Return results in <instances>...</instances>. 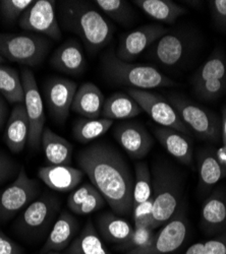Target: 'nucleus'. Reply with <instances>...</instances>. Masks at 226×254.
<instances>
[{
  "instance_id": "1",
  "label": "nucleus",
  "mask_w": 226,
  "mask_h": 254,
  "mask_svg": "<svg viewBox=\"0 0 226 254\" xmlns=\"http://www.w3.org/2000/svg\"><path fill=\"white\" fill-rule=\"evenodd\" d=\"M76 163L114 214L123 218L133 213L135 175L115 146L93 142L77 153Z\"/></svg>"
},
{
  "instance_id": "2",
  "label": "nucleus",
  "mask_w": 226,
  "mask_h": 254,
  "mask_svg": "<svg viewBox=\"0 0 226 254\" xmlns=\"http://www.w3.org/2000/svg\"><path fill=\"white\" fill-rule=\"evenodd\" d=\"M56 6L61 26L80 38L90 54L110 43L115 28L95 4L80 0H60L56 1Z\"/></svg>"
},
{
  "instance_id": "3",
  "label": "nucleus",
  "mask_w": 226,
  "mask_h": 254,
  "mask_svg": "<svg viewBox=\"0 0 226 254\" xmlns=\"http://www.w3.org/2000/svg\"><path fill=\"white\" fill-rule=\"evenodd\" d=\"M101 66L104 76L117 86L147 91L176 84L154 66L137 64L119 59L112 49L105 51L102 55Z\"/></svg>"
},
{
  "instance_id": "4",
  "label": "nucleus",
  "mask_w": 226,
  "mask_h": 254,
  "mask_svg": "<svg viewBox=\"0 0 226 254\" xmlns=\"http://www.w3.org/2000/svg\"><path fill=\"white\" fill-rule=\"evenodd\" d=\"M152 224L154 231L165 225L181 205L182 183L170 166L158 163L152 168Z\"/></svg>"
},
{
  "instance_id": "5",
  "label": "nucleus",
  "mask_w": 226,
  "mask_h": 254,
  "mask_svg": "<svg viewBox=\"0 0 226 254\" xmlns=\"http://www.w3.org/2000/svg\"><path fill=\"white\" fill-rule=\"evenodd\" d=\"M50 49L46 37L36 34H0V56L18 64H42Z\"/></svg>"
},
{
  "instance_id": "6",
  "label": "nucleus",
  "mask_w": 226,
  "mask_h": 254,
  "mask_svg": "<svg viewBox=\"0 0 226 254\" xmlns=\"http://www.w3.org/2000/svg\"><path fill=\"white\" fill-rule=\"evenodd\" d=\"M168 102L182 122L198 137L213 143L221 140V119L214 112L177 94L170 95Z\"/></svg>"
},
{
  "instance_id": "7",
  "label": "nucleus",
  "mask_w": 226,
  "mask_h": 254,
  "mask_svg": "<svg viewBox=\"0 0 226 254\" xmlns=\"http://www.w3.org/2000/svg\"><path fill=\"white\" fill-rule=\"evenodd\" d=\"M60 208L58 197L45 193L31 202L20 213L13 226L15 232L25 238H38L56 220Z\"/></svg>"
},
{
  "instance_id": "8",
  "label": "nucleus",
  "mask_w": 226,
  "mask_h": 254,
  "mask_svg": "<svg viewBox=\"0 0 226 254\" xmlns=\"http://www.w3.org/2000/svg\"><path fill=\"white\" fill-rule=\"evenodd\" d=\"M40 189V183L28 176L25 167H20L14 181L0 192V223L11 220L24 210L39 197Z\"/></svg>"
},
{
  "instance_id": "9",
  "label": "nucleus",
  "mask_w": 226,
  "mask_h": 254,
  "mask_svg": "<svg viewBox=\"0 0 226 254\" xmlns=\"http://www.w3.org/2000/svg\"><path fill=\"white\" fill-rule=\"evenodd\" d=\"M126 93L140 105L143 111H145L160 126L175 129L187 136L191 134V130L182 122L168 100L146 90L128 88Z\"/></svg>"
},
{
  "instance_id": "10",
  "label": "nucleus",
  "mask_w": 226,
  "mask_h": 254,
  "mask_svg": "<svg viewBox=\"0 0 226 254\" xmlns=\"http://www.w3.org/2000/svg\"><path fill=\"white\" fill-rule=\"evenodd\" d=\"M20 78L24 88V105L29 119L28 145L30 150L36 151L41 144V137L45 128L44 101L39 92L32 70L28 68L22 69Z\"/></svg>"
},
{
  "instance_id": "11",
  "label": "nucleus",
  "mask_w": 226,
  "mask_h": 254,
  "mask_svg": "<svg viewBox=\"0 0 226 254\" xmlns=\"http://www.w3.org/2000/svg\"><path fill=\"white\" fill-rule=\"evenodd\" d=\"M188 231L189 221L181 204L176 214L156 233L148 247L125 254H170L186 241Z\"/></svg>"
},
{
  "instance_id": "12",
  "label": "nucleus",
  "mask_w": 226,
  "mask_h": 254,
  "mask_svg": "<svg viewBox=\"0 0 226 254\" xmlns=\"http://www.w3.org/2000/svg\"><path fill=\"white\" fill-rule=\"evenodd\" d=\"M55 7L56 1L53 0H37L19 17L18 26L24 31L60 41L63 34Z\"/></svg>"
},
{
  "instance_id": "13",
  "label": "nucleus",
  "mask_w": 226,
  "mask_h": 254,
  "mask_svg": "<svg viewBox=\"0 0 226 254\" xmlns=\"http://www.w3.org/2000/svg\"><path fill=\"white\" fill-rule=\"evenodd\" d=\"M77 84L66 77L53 76L44 83V102L51 118L57 124H64L71 113Z\"/></svg>"
},
{
  "instance_id": "14",
  "label": "nucleus",
  "mask_w": 226,
  "mask_h": 254,
  "mask_svg": "<svg viewBox=\"0 0 226 254\" xmlns=\"http://www.w3.org/2000/svg\"><path fill=\"white\" fill-rule=\"evenodd\" d=\"M113 135L123 151L134 160L145 158L154 144L146 127L137 121H123L116 124Z\"/></svg>"
},
{
  "instance_id": "15",
  "label": "nucleus",
  "mask_w": 226,
  "mask_h": 254,
  "mask_svg": "<svg viewBox=\"0 0 226 254\" xmlns=\"http://www.w3.org/2000/svg\"><path fill=\"white\" fill-rule=\"evenodd\" d=\"M168 32L167 28L159 24L142 26L120 38L115 54L123 61L132 62Z\"/></svg>"
},
{
  "instance_id": "16",
  "label": "nucleus",
  "mask_w": 226,
  "mask_h": 254,
  "mask_svg": "<svg viewBox=\"0 0 226 254\" xmlns=\"http://www.w3.org/2000/svg\"><path fill=\"white\" fill-rule=\"evenodd\" d=\"M192 41L188 34L168 32L152 45L150 54L158 64L171 68L179 65L191 50Z\"/></svg>"
},
{
  "instance_id": "17",
  "label": "nucleus",
  "mask_w": 226,
  "mask_h": 254,
  "mask_svg": "<svg viewBox=\"0 0 226 254\" xmlns=\"http://www.w3.org/2000/svg\"><path fill=\"white\" fill-rule=\"evenodd\" d=\"M50 64L57 71L75 76L85 72L87 61L81 45L76 40L69 39L54 51Z\"/></svg>"
},
{
  "instance_id": "18",
  "label": "nucleus",
  "mask_w": 226,
  "mask_h": 254,
  "mask_svg": "<svg viewBox=\"0 0 226 254\" xmlns=\"http://www.w3.org/2000/svg\"><path fill=\"white\" fill-rule=\"evenodd\" d=\"M85 173L79 168L70 165L44 166L39 168L38 177L47 187L57 192L75 190L84 179Z\"/></svg>"
},
{
  "instance_id": "19",
  "label": "nucleus",
  "mask_w": 226,
  "mask_h": 254,
  "mask_svg": "<svg viewBox=\"0 0 226 254\" xmlns=\"http://www.w3.org/2000/svg\"><path fill=\"white\" fill-rule=\"evenodd\" d=\"M201 227L207 235L221 234L226 230V191L216 189L204 201L201 209Z\"/></svg>"
},
{
  "instance_id": "20",
  "label": "nucleus",
  "mask_w": 226,
  "mask_h": 254,
  "mask_svg": "<svg viewBox=\"0 0 226 254\" xmlns=\"http://www.w3.org/2000/svg\"><path fill=\"white\" fill-rule=\"evenodd\" d=\"M78 231L77 220L67 210L61 211L50 229L41 254L60 252L68 248Z\"/></svg>"
},
{
  "instance_id": "21",
  "label": "nucleus",
  "mask_w": 226,
  "mask_h": 254,
  "mask_svg": "<svg viewBox=\"0 0 226 254\" xmlns=\"http://www.w3.org/2000/svg\"><path fill=\"white\" fill-rule=\"evenodd\" d=\"M29 139V119L24 103L16 104L12 108L5 125L3 140L13 154L23 152Z\"/></svg>"
},
{
  "instance_id": "22",
  "label": "nucleus",
  "mask_w": 226,
  "mask_h": 254,
  "mask_svg": "<svg viewBox=\"0 0 226 254\" xmlns=\"http://www.w3.org/2000/svg\"><path fill=\"white\" fill-rule=\"evenodd\" d=\"M105 103L102 91L93 82H84L77 88L71 111L84 118H100Z\"/></svg>"
},
{
  "instance_id": "23",
  "label": "nucleus",
  "mask_w": 226,
  "mask_h": 254,
  "mask_svg": "<svg viewBox=\"0 0 226 254\" xmlns=\"http://www.w3.org/2000/svg\"><path fill=\"white\" fill-rule=\"evenodd\" d=\"M96 229L102 240L120 245L130 239L135 227L111 210L96 217Z\"/></svg>"
},
{
  "instance_id": "24",
  "label": "nucleus",
  "mask_w": 226,
  "mask_h": 254,
  "mask_svg": "<svg viewBox=\"0 0 226 254\" xmlns=\"http://www.w3.org/2000/svg\"><path fill=\"white\" fill-rule=\"evenodd\" d=\"M199 190L207 193L224 177L226 169L221 165L217 152L213 147H206L198 155Z\"/></svg>"
},
{
  "instance_id": "25",
  "label": "nucleus",
  "mask_w": 226,
  "mask_h": 254,
  "mask_svg": "<svg viewBox=\"0 0 226 254\" xmlns=\"http://www.w3.org/2000/svg\"><path fill=\"white\" fill-rule=\"evenodd\" d=\"M154 133L158 141L169 155L184 165L189 166L192 164L193 147L187 135L163 126L156 127Z\"/></svg>"
},
{
  "instance_id": "26",
  "label": "nucleus",
  "mask_w": 226,
  "mask_h": 254,
  "mask_svg": "<svg viewBox=\"0 0 226 254\" xmlns=\"http://www.w3.org/2000/svg\"><path fill=\"white\" fill-rule=\"evenodd\" d=\"M41 145L50 165L64 166L72 163L74 153L73 144L68 139L56 134L49 127H45L43 130Z\"/></svg>"
},
{
  "instance_id": "27",
  "label": "nucleus",
  "mask_w": 226,
  "mask_h": 254,
  "mask_svg": "<svg viewBox=\"0 0 226 254\" xmlns=\"http://www.w3.org/2000/svg\"><path fill=\"white\" fill-rule=\"evenodd\" d=\"M134 3L151 18L158 22L173 25L187 10L171 0H135Z\"/></svg>"
},
{
  "instance_id": "28",
  "label": "nucleus",
  "mask_w": 226,
  "mask_h": 254,
  "mask_svg": "<svg viewBox=\"0 0 226 254\" xmlns=\"http://www.w3.org/2000/svg\"><path fill=\"white\" fill-rule=\"evenodd\" d=\"M143 112L140 105L127 93L116 92L105 99L101 117L109 120H125L137 117Z\"/></svg>"
},
{
  "instance_id": "29",
  "label": "nucleus",
  "mask_w": 226,
  "mask_h": 254,
  "mask_svg": "<svg viewBox=\"0 0 226 254\" xmlns=\"http://www.w3.org/2000/svg\"><path fill=\"white\" fill-rule=\"evenodd\" d=\"M70 254H110L92 221H88L68 247Z\"/></svg>"
},
{
  "instance_id": "30",
  "label": "nucleus",
  "mask_w": 226,
  "mask_h": 254,
  "mask_svg": "<svg viewBox=\"0 0 226 254\" xmlns=\"http://www.w3.org/2000/svg\"><path fill=\"white\" fill-rule=\"evenodd\" d=\"M113 125V121L106 118L77 119L73 127V135L79 143H91L104 135Z\"/></svg>"
},
{
  "instance_id": "31",
  "label": "nucleus",
  "mask_w": 226,
  "mask_h": 254,
  "mask_svg": "<svg viewBox=\"0 0 226 254\" xmlns=\"http://www.w3.org/2000/svg\"><path fill=\"white\" fill-rule=\"evenodd\" d=\"M0 95L10 104L24 103V88L17 71L0 64Z\"/></svg>"
},
{
  "instance_id": "32",
  "label": "nucleus",
  "mask_w": 226,
  "mask_h": 254,
  "mask_svg": "<svg viewBox=\"0 0 226 254\" xmlns=\"http://www.w3.org/2000/svg\"><path fill=\"white\" fill-rule=\"evenodd\" d=\"M212 79H226V55L221 48H216L198 69L193 77V86Z\"/></svg>"
},
{
  "instance_id": "33",
  "label": "nucleus",
  "mask_w": 226,
  "mask_h": 254,
  "mask_svg": "<svg viewBox=\"0 0 226 254\" xmlns=\"http://www.w3.org/2000/svg\"><path fill=\"white\" fill-rule=\"evenodd\" d=\"M94 4L102 13L121 26H130L135 20V12L125 0H96Z\"/></svg>"
},
{
  "instance_id": "34",
  "label": "nucleus",
  "mask_w": 226,
  "mask_h": 254,
  "mask_svg": "<svg viewBox=\"0 0 226 254\" xmlns=\"http://www.w3.org/2000/svg\"><path fill=\"white\" fill-rule=\"evenodd\" d=\"M133 207L147 201L152 195V174L145 162L135 165Z\"/></svg>"
},
{
  "instance_id": "35",
  "label": "nucleus",
  "mask_w": 226,
  "mask_h": 254,
  "mask_svg": "<svg viewBox=\"0 0 226 254\" xmlns=\"http://www.w3.org/2000/svg\"><path fill=\"white\" fill-rule=\"evenodd\" d=\"M155 236L154 230L151 228H135L130 239L123 244L118 245L117 249L125 253L139 251L148 247Z\"/></svg>"
},
{
  "instance_id": "36",
  "label": "nucleus",
  "mask_w": 226,
  "mask_h": 254,
  "mask_svg": "<svg viewBox=\"0 0 226 254\" xmlns=\"http://www.w3.org/2000/svg\"><path fill=\"white\" fill-rule=\"evenodd\" d=\"M34 3V0H0V15L8 25L18 22L19 17Z\"/></svg>"
},
{
  "instance_id": "37",
  "label": "nucleus",
  "mask_w": 226,
  "mask_h": 254,
  "mask_svg": "<svg viewBox=\"0 0 226 254\" xmlns=\"http://www.w3.org/2000/svg\"><path fill=\"white\" fill-rule=\"evenodd\" d=\"M196 95L204 101H215L226 91V79H212L194 84Z\"/></svg>"
},
{
  "instance_id": "38",
  "label": "nucleus",
  "mask_w": 226,
  "mask_h": 254,
  "mask_svg": "<svg viewBox=\"0 0 226 254\" xmlns=\"http://www.w3.org/2000/svg\"><path fill=\"white\" fill-rule=\"evenodd\" d=\"M153 199L150 197L147 201L133 207V218L135 228H151L152 224Z\"/></svg>"
},
{
  "instance_id": "39",
  "label": "nucleus",
  "mask_w": 226,
  "mask_h": 254,
  "mask_svg": "<svg viewBox=\"0 0 226 254\" xmlns=\"http://www.w3.org/2000/svg\"><path fill=\"white\" fill-rule=\"evenodd\" d=\"M105 203H106V200L104 199V197L102 196V194L98 191L97 189H95L94 191L85 199V201L75 209L74 214L78 216L91 215L100 210L101 208H103Z\"/></svg>"
},
{
  "instance_id": "40",
  "label": "nucleus",
  "mask_w": 226,
  "mask_h": 254,
  "mask_svg": "<svg viewBox=\"0 0 226 254\" xmlns=\"http://www.w3.org/2000/svg\"><path fill=\"white\" fill-rule=\"evenodd\" d=\"M96 188L92 183H83L77 188L73 190L68 198V207L74 214L75 209L85 201V199L94 191Z\"/></svg>"
},
{
  "instance_id": "41",
  "label": "nucleus",
  "mask_w": 226,
  "mask_h": 254,
  "mask_svg": "<svg viewBox=\"0 0 226 254\" xmlns=\"http://www.w3.org/2000/svg\"><path fill=\"white\" fill-rule=\"evenodd\" d=\"M208 5L216 28L222 32H226V0H211Z\"/></svg>"
},
{
  "instance_id": "42",
  "label": "nucleus",
  "mask_w": 226,
  "mask_h": 254,
  "mask_svg": "<svg viewBox=\"0 0 226 254\" xmlns=\"http://www.w3.org/2000/svg\"><path fill=\"white\" fill-rule=\"evenodd\" d=\"M17 164L4 153L0 152V184L9 180L14 175H17Z\"/></svg>"
},
{
  "instance_id": "43",
  "label": "nucleus",
  "mask_w": 226,
  "mask_h": 254,
  "mask_svg": "<svg viewBox=\"0 0 226 254\" xmlns=\"http://www.w3.org/2000/svg\"><path fill=\"white\" fill-rule=\"evenodd\" d=\"M206 254H226V231L218 236L204 242Z\"/></svg>"
},
{
  "instance_id": "44",
  "label": "nucleus",
  "mask_w": 226,
  "mask_h": 254,
  "mask_svg": "<svg viewBox=\"0 0 226 254\" xmlns=\"http://www.w3.org/2000/svg\"><path fill=\"white\" fill-rule=\"evenodd\" d=\"M0 254H24L20 246L7 237L1 230H0Z\"/></svg>"
},
{
  "instance_id": "45",
  "label": "nucleus",
  "mask_w": 226,
  "mask_h": 254,
  "mask_svg": "<svg viewBox=\"0 0 226 254\" xmlns=\"http://www.w3.org/2000/svg\"><path fill=\"white\" fill-rule=\"evenodd\" d=\"M9 117V109L6 100L0 95V130H2Z\"/></svg>"
},
{
  "instance_id": "46",
  "label": "nucleus",
  "mask_w": 226,
  "mask_h": 254,
  "mask_svg": "<svg viewBox=\"0 0 226 254\" xmlns=\"http://www.w3.org/2000/svg\"><path fill=\"white\" fill-rule=\"evenodd\" d=\"M221 140L223 146L226 147V105L222 107V115H221Z\"/></svg>"
},
{
  "instance_id": "47",
  "label": "nucleus",
  "mask_w": 226,
  "mask_h": 254,
  "mask_svg": "<svg viewBox=\"0 0 226 254\" xmlns=\"http://www.w3.org/2000/svg\"><path fill=\"white\" fill-rule=\"evenodd\" d=\"M184 254H206L205 253L204 242H198L191 245L188 250L184 252Z\"/></svg>"
},
{
  "instance_id": "48",
  "label": "nucleus",
  "mask_w": 226,
  "mask_h": 254,
  "mask_svg": "<svg viewBox=\"0 0 226 254\" xmlns=\"http://www.w3.org/2000/svg\"><path fill=\"white\" fill-rule=\"evenodd\" d=\"M46 254H70V253H61V252H48V253H46Z\"/></svg>"
},
{
  "instance_id": "49",
  "label": "nucleus",
  "mask_w": 226,
  "mask_h": 254,
  "mask_svg": "<svg viewBox=\"0 0 226 254\" xmlns=\"http://www.w3.org/2000/svg\"><path fill=\"white\" fill-rule=\"evenodd\" d=\"M3 62H4V59H3L1 56H0V64H2Z\"/></svg>"
}]
</instances>
